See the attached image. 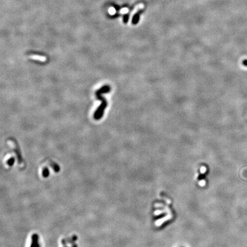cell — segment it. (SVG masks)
Segmentation results:
<instances>
[{
  "label": "cell",
  "mask_w": 247,
  "mask_h": 247,
  "mask_svg": "<svg viewBox=\"0 0 247 247\" xmlns=\"http://www.w3.org/2000/svg\"><path fill=\"white\" fill-rule=\"evenodd\" d=\"M42 174L44 177H48L49 176V171L47 167H45L43 168V170L42 171Z\"/></svg>",
  "instance_id": "6"
},
{
  "label": "cell",
  "mask_w": 247,
  "mask_h": 247,
  "mask_svg": "<svg viewBox=\"0 0 247 247\" xmlns=\"http://www.w3.org/2000/svg\"><path fill=\"white\" fill-rule=\"evenodd\" d=\"M78 239L77 236L76 235H73L70 238H67L65 239H63L61 240L62 244L64 246H66V244H73L76 242Z\"/></svg>",
  "instance_id": "3"
},
{
  "label": "cell",
  "mask_w": 247,
  "mask_h": 247,
  "mask_svg": "<svg viewBox=\"0 0 247 247\" xmlns=\"http://www.w3.org/2000/svg\"><path fill=\"white\" fill-rule=\"evenodd\" d=\"M14 161H15L14 158V157H12L10 159H9L8 162H7V164H8V165H9V166H12V165H13Z\"/></svg>",
  "instance_id": "7"
},
{
  "label": "cell",
  "mask_w": 247,
  "mask_h": 247,
  "mask_svg": "<svg viewBox=\"0 0 247 247\" xmlns=\"http://www.w3.org/2000/svg\"><path fill=\"white\" fill-rule=\"evenodd\" d=\"M71 247H78V246H77V244H76L73 243V244H72V245H71Z\"/></svg>",
  "instance_id": "10"
},
{
  "label": "cell",
  "mask_w": 247,
  "mask_h": 247,
  "mask_svg": "<svg viewBox=\"0 0 247 247\" xmlns=\"http://www.w3.org/2000/svg\"><path fill=\"white\" fill-rule=\"evenodd\" d=\"M65 247H68V246H65Z\"/></svg>",
  "instance_id": "11"
},
{
  "label": "cell",
  "mask_w": 247,
  "mask_h": 247,
  "mask_svg": "<svg viewBox=\"0 0 247 247\" xmlns=\"http://www.w3.org/2000/svg\"><path fill=\"white\" fill-rule=\"evenodd\" d=\"M109 13L110 14L114 15L116 13V9L113 7L110 8L109 9Z\"/></svg>",
  "instance_id": "8"
},
{
  "label": "cell",
  "mask_w": 247,
  "mask_h": 247,
  "mask_svg": "<svg viewBox=\"0 0 247 247\" xmlns=\"http://www.w3.org/2000/svg\"><path fill=\"white\" fill-rule=\"evenodd\" d=\"M144 8V5L143 4H140L138 5H137V6H135V8H134V9H133L132 11V12H131V14H130L129 19V24H131L132 22L133 16L135 15V14L136 13H137L140 11V10H141Z\"/></svg>",
  "instance_id": "2"
},
{
  "label": "cell",
  "mask_w": 247,
  "mask_h": 247,
  "mask_svg": "<svg viewBox=\"0 0 247 247\" xmlns=\"http://www.w3.org/2000/svg\"><path fill=\"white\" fill-rule=\"evenodd\" d=\"M38 235L37 234H33L32 236V243L30 247H40L38 244Z\"/></svg>",
  "instance_id": "4"
},
{
  "label": "cell",
  "mask_w": 247,
  "mask_h": 247,
  "mask_svg": "<svg viewBox=\"0 0 247 247\" xmlns=\"http://www.w3.org/2000/svg\"><path fill=\"white\" fill-rule=\"evenodd\" d=\"M128 12H129V9L128 8H125L122 9L121 11H120V13L122 14H126Z\"/></svg>",
  "instance_id": "9"
},
{
  "label": "cell",
  "mask_w": 247,
  "mask_h": 247,
  "mask_svg": "<svg viewBox=\"0 0 247 247\" xmlns=\"http://www.w3.org/2000/svg\"><path fill=\"white\" fill-rule=\"evenodd\" d=\"M49 165L52 168V169H53L54 172H58L60 171V167L58 166V165L56 163H55L54 162H53L52 161H49Z\"/></svg>",
  "instance_id": "5"
},
{
  "label": "cell",
  "mask_w": 247,
  "mask_h": 247,
  "mask_svg": "<svg viewBox=\"0 0 247 247\" xmlns=\"http://www.w3.org/2000/svg\"><path fill=\"white\" fill-rule=\"evenodd\" d=\"M110 90H111L110 86H109V85H105L96 92V97H97V99L102 101V103L99 108H97L96 111L95 112V114H94V118H95V119L97 120H100L101 118H102V117L103 116L104 110L107 106V102L106 100L104 99L101 95L102 94L108 93L109 91H110Z\"/></svg>",
  "instance_id": "1"
}]
</instances>
